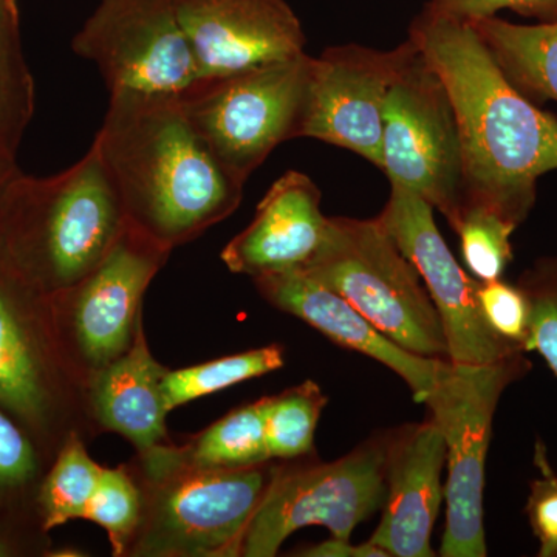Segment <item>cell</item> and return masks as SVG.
Wrapping results in <instances>:
<instances>
[{
	"instance_id": "cell-1",
	"label": "cell",
	"mask_w": 557,
	"mask_h": 557,
	"mask_svg": "<svg viewBox=\"0 0 557 557\" xmlns=\"http://www.w3.org/2000/svg\"><path fill=\"white\" fill-rule=\"evenodd\" d=\"M448 90L460 132L465 205L519 226L536 205L537 180L557 171V119L528 100L468 21L426 5L409 28Z\"/></svg>"
},
{
	"instance_id": "cell-2",
	"label": "cell",
	"mask_w": 557,
	"mask_h": 557,
	"mask_svg": "<svg viewBox=\"0 0 557 557\" xmlns=\"http://www.w3.org/2000/svg\"><path fill=\"white\" fill-rule=\"evenodd\" d=\"M91 146L127 223L172 251L228 219L244 197L245 183L220 163L180 97L110 94Z\"/></svg>"
},
{
	"instance_id": "cell-3",
	"label": "cell",
	"mask_w": 557,
	"mask_h": 557,
	"mask_svg": "<svg viewBox=\"0 0 557 557\" xmlns=\"http://www.w3.org/2000/svg\"><path fill=\"white\" fill-rule=\"evenodd\" d=\"M127 220L91 146L51 177L21 174L0 203V255L46 295L87 276L119 240Z\"/></svg>"
},
{
	"instance_id": "cell-4",
	"label": "cell",
	"mask_w": 557,
	"mask_h": 557,
	"mask_svg": "<svg viewBox=\"0 0 557 557\" xmlns=\"http://www.w3.org/2000/svg\"><path fill=\"white\" fill-rule=\"evenodd\" d=\"M141 516L124 557H237L245 530L273 482V460L234 469L180 463L166 445L129 463Z\"/></svg>"
},
{
	"instance_id": "cell-5",
	"label": "cell",
	"mask_w": 557,
	"mask_h": 557,
	"mask_svg": "<svg viewBox=\"0 0 557 557\" xmlns=\"http://www.w3.org/2000/svg\"><path fill=\"white\" fill-rule=\"evenodd\" d=\"M0 410L53 461L78 432L100 435L89 391L62 347L51 298L0 255Z\"/></svg>"
},
{
	"instance_id": "cell-6",
	"label": "cell",
	"mask_w": 557,
	"mask_h": 557,
	"mask_svg": "<svg viewBox=\"0 0 557 557\" xmlns=\"http://www.w3.org/2000/svg\"><path fill=\"white\" fill-rule=\"evenodd\" d=\"M296 271L346 299L410 354L448 359L438 311L379 219L330 218L321 247Z\"/></svg>"
},
{
	"instance_id": "cell-7",
	"label": "cell",
	"mask_w": 557,
	"mask_h": 557,
	"mask_svg": "<svg viewBox=\"0 0 557 557\" xmlns=\"http://www.w3.org/2000/svg\"><path fill=\"white\" fill-rule=\"evenodd\" d=\"M522 354L486 366L446 359L424 405L445 440L448 482L443 557H485V463L494 413L505 388L527 372Z\"/></svg>"
},
{
	"instance_id": "cell-8",
	"label": "cell",
	"mask_w": 557,
	"mask_h": 557,
	"mask_svg": "<svg viewBox=\"0 0 557 557\" xmlns=\"http://www.w3.org/2000/svg\"><path fill=\"white\" fill-rule=\"evenodd\" d=\"M310 61L304 53L200 79L180 97L200 137L240 182L247 183L278 145L298 138Z\"/></svg>"
},
{
	"instance_id": "cell-9",
	"label": "cell",
	"mask_w": 557,
	"mask_h": 557,
	"mask_svg": "<svg viewBox=\"0 0 557 557\" xmlns=\"http://www.w3.org/2000/svg\"><path fill=\"white\" fill-rule=\"evenodd\" d=\"M381 171L456 226L465 207L460 132L448 90L412 39L388 89Z\"/></svg>"
},
{
	"instance_id": "cell-10",
	"label": "cell",
	"mask_w": 557,
	"mask_h": 557,
	"mask_svg": "<svg viewBox=\"0 0 557 557\" xmlns=\"http://www.w3.org/2000/svg\"><path fill=\"white\" fill-rule=\"evenodd\" d=\"M392 438L369 440L332 463L278 465L245 530L237 557H274L289 534L325 527L350 541L359 523L383 507Z\"/></svg>"
},
{
	"instance_id": "cell-11",
	"label": "cell",
	"mask_w": 557,
	"mask_h": 557,
	"mask_svg": "<svg viewBox=\"0 0 557 557\" xmlns=\"http://www.w3.org/2000/svg\"><path fill=\"white\" fill-rule=\"evenodd\" d=\"M171 255L172 249L126 223L108 256L87 276L50 296L62 347L87 387L134 344L143 299Z\"/></svg>"
},
{
	"instance_id": "cell-12",
	"label": "cell",
	"mask_w": 557,
	"mask_h": 557,
	"mask_svg": "<svg viewBox=\"0 0 557 557\" xmlns=\"http://www.w3.org/2000/svg\"><path fill=\"white\" fill-rule=\"evenodd\" d=\"M183 0H100L72 40L116 91L182 97L200 81L180 9Z\"/></svg>"
},
{
	"instance_id": "cell-13",
	"label": "cell",
	"mask_w": 557,
	"mask_h": 557,
	"mask_svg": "<svg viewBox=\"0 0 557 557\" xmlns=\"http://www.w3.org/2000/svg\"><path fill=\"white\" fill-rule=\"evenodd\" d=\"M391 186V197L376 219L420 274L442 321L448 361L486 366L523 354L487 325L479 306L480 281L454 258L435 223L434 208L413 190Z\"/></svg>"
},
{
	"instance_id": "cell-14",
	"label": "cell",
	"mask_w": 557,
	"mask_h": 557,
	"mask_svg": "<svg viewBox=\"0 0 557 557\" xmlns=\"http://www.w3.org/2000/svg\"><path fill=\"white\" fill-rule=\"evenodd\" d=\"M406 53L358 44L330 47L311 57L298 138L350 150L381 170L384 108Z\"/></svg>"
},
{
	"instance_id": "cell-15",
	"label": "cell",
	"mask_w": 557,
	"mask_h": 557,
	"mask_svg": "<svg viewBox=\"0 0 557 557\" xmlns=\"http://www.w3.org/2000/svg\"><path fill=\"white\" fill-rule=\"evenodd\" d=\"M180 17L200 79L306 53L302 24L285 0H183Z\"/></svg>"
},
{
	"instance_id": "cell-16",
	"label": "cell",
	"mask_w": 557,
	"mask_h": 557,
	"mask_svg": "<svg viewBox=\"0 0 557 557\" xmlns=\"http://www.w3.org/2000/svg\"><path fill=\"white\" fill-rule=\"evenodd\" d=\"M252 281L270 306L299 318L338 346L386 366L408 384L417 403H424L446 359L410 354L346 299L300 271L265 274Z\"/></svg>"
},
{
	"instance_id": "cell-17",
	"label": "cell",
	"mask_w": 557,
	"mask_h": 557,
	"mask_svg": "<svg viewBox=\"0 0 557 557\" xmlns=\"http://www.w3.org/2000/svg\"><path fill=\"white\" fill-rule=\"evenodd\" d=\"M317 183L288 171L259 201L255 219L220 252L231 273L251 278L302 269L321 247L329 220Z\"/></svg>"
},
{
	"instance_id": "cell-18",
	"label": "cell",
	"mask_w": 557,
	"mask_h": 557,
	"mask_svg": "<svg viewBox=\"0 0 557 557\" xmlns=\"http://www.w3.org/2000/svg\"><path fill=\"white\" fill-rule=\"evenodd\" d=\"M445 440L429 418L392 438L383 518L369 539L392 557H432V530L445 500Z\"/></svg>"
},
{
	"instance_id": "cell-19",
	"label": "cell",
	"mask_w": 557,
	"mask_h": 557,
	"mask_svg": "<svg viewBox=\"0 0 557 557\" xmlns=\"http://www.w3.org/2000/svg\"><path fill=\"white\" fill-rule=\"evenodd\" d=\"M168 368L150 354L145 325L139 322L134 344L89 381V406L98 432H115L137 453L166 445L163 380Z\"/></svg>"
},
{
	"instance_id": "cell-20",
	"label": "cell",
	"mask_w": 557,
	"mask_h": 557,
	"mask_svg": "<svg viewBox=\"0 0 557 557\" xmlns=\"http://www.w3.org/2000/svg\"><path fill=\"white\" fill-rule=\"evenodd\" d=\"M469 24L523 97L557 102V21L518 25L493 16Z\"/></svg>"
},
{
	"instance_id": "cell-21",
	"label": "cell",
	"mask_w": 557,
	"mask_h": 557,
	"mask_svg": "<svg viewBox=\"0 0 557 557\" xmlns=\"http://www.w3.org/2000/svg\"><path fill=\"white\" fill-rule=\"evenodd\" d=\"M265 398L231 410L185 445L168 443L180 463L196 468L234 469L273 460L265 435Z\"/></svg>"
},
{
	"instance_id": "cell-22",
	"label": "cell",
	"mask_w": 557,
	"mask_h": 557,
	"mask_svg": "<svg viewBox=\"0 0 557 557\" xmlns=\"http://www.w3.org/2000/svg\"><path fill=\"white\" fill-rule=\"evenodd\" d=\"M35 106V81L22 50L17 0H0V153L16 157Z\"/></svg>"
},
{
	"instance_id": "cell-23",
	"label": "cell",
	"mask_w": 557,
	"mask_h": 557,
	"mask_svg": "<svg viewBox=\"0 0 557 557\" xmlns=\"http://www.w3.org/2000/svg\"><path fill=\"white\" fill-rule=\"evenodd\" d=\"M50 463L38 443L0 410V534L11 537V528L30 509L40 516L39 487Z\"/></svg>"
},
{
	"instance_id": "cell-24",
	"label": "cell",
	"mask_w": 557,
	"mask_h": 557,
	"mask_svg": "<svg viewBox=\"0 0 557 557\" xmlns=\"http://www.w3.org/2000/svg\"><path fill=\"white\" fill-rule=\"evenodd\" d=\"M104 467L87 453V442L78 432L70 434L51 461L38 494L46 533L83 518L84 509L100 485Z\"/></svg>"
},
{
	"instance_id": "cell-25",
	"label": "cell",
	"mask_w": 557,
	"mask_h": 557,
	"mask_svg": "<svg viewBox=\"0 0 557 557\" xmlns=\"http://www.w3.org/2000/svg\"><path fill=\"white\" fill-rule=\"evenodd\" d=\"M284 354L281 344H271L190 368L170 369L163 380L166 408L171 412L194 399L218 394L244 381L282 369L285 364Z\"/></svg>"
},
{
	"instance_id": "cell-26",
	"label": "cell",
	"mask_w": 557,
	"mask_h": 557,
	"mask_svg": "<svg viewBox=\"0 0 557 557\" xmlns=\"http://www.w3.org/2000/svg\"><path fill=\"white\" fill-rule=\"evenodd\" d=\"M265 435L273 460H296L313 453L314 432L327 398L314 381H304L265 397Z\"/></svg>"
},
{
	"instance_id": "cell-27",
	"label": "cell",
	"mask_w": 557,
	"mask_h": 557,
	"mask_svg": "<svg viewBox=\"0 0 557 557\" xmlns=\"http://www.w3.org/2000/svg\"><path fill=\"white\" fill-rule=\"evenodd\" d=\"M453 230L472 276L480 282L500 278L512 260L511 236L518 226L490 209L467 203Z\"/></svg>"
},
{
	"instance_id": "cell-28",
	"label": "cell",
	"mask_w": 557,
	"mask_h": 557,
	"mask_svg": "<svg viewBox=\"0 0 557 557\" xmlns=\"http://www.w3.org/2000/svg\"><path fill=\"white\" fill-rule=\"evenodd\" d=\"M141 516V493L126 463L104 468L100 485L84 509L83 518L108 533L112 555L124 557Z\"/></svg>"
},
{
	"instance_id": "cell-29",
	"label": "cell",
	"mask_w": 557,
	"mask_h": 557,
	"mask_svg": "<svg viewBox=\"0 0 557 557\" xmlns=\"http://www.w3.org/2000/svg\"><path fill=\"white\" fill-rule=\"evenodd\" d=\"M518 285L530 306L525 351H537L557 376V256L539 259Z\"/></svg>"
},
{
	"instance_id": "cell-30",
	"label": "cell",
	"mask_w": 557,
	"mask_h": 557,
	"mask_svg": "<svg viewBox=\"0 0 557 557\" xmlns=\"http://www.w3.org/2000/svg\"><path fill=\"white\" fill-rule=\"evenodd\" d=\"M478 299L483 318L500 338L516 344L525 351L530 306L519 285L496 281L480 282Z\"/></svg>"
},
{
	"instance_id": "cell-31",
	"label": "cell",
	"mask_w": 557,
	"mask_h": 557,
	"mask_svg": "<svg viewBox=\"0 0 557 557\" xmlns=\"http://www.w3.org/2000/svg\"><path fill=\"white\" fill-rule=\"evenodd\" d=\"M536 461L542 478L531 486L528 515L541 545L539 556L557 557V478L548 467L544 450L537 449Z\"/></svg>"
},
{
	"instance_id": "cell-32",
	"label": "cell",
	"mask_w": 557,
	"mask_h": 557,
	"mask_svg": "<svg viewBox=\"0 0 557 557\" xmlns=\"http://www.w3.org/2000/svg\"><path fill=\"white\" fill-rule=\"evenodd\" d=\"M428 5L468 22L496 16L500 10H512L541 22L557 21V0H431Z\"/></svg>"
},
{
	"instance_id": "cell-33",
	"label": "cell",
	"mask_w": 557,
	"mask_h": 557,
	"mask_svg": "<svg viewBox=\"0 0 557 557\" xmlns=\"http://www.w3.org/2000/svg\"><path fill=\"white\" fill-rule=\"evenodd\" d=\"M298 556L307 557H391L386 549L379 547L373 542H366L361 545H351L346 539L330 537L322 544L314 545L296 553Z\"/></svg>"
},
{
	"instance_id": "cell-34",
	"label": "cell",
	"mask_w": 557,
	"mask_h": 557,
	"mask_svg": "<svg viewBox=\"0 0 557 557\" xmlns=\"http://www.w3.org/2000/svg\"><path fill=\"white\" fill-rule=\"evenodd\" d=\"M20 174L21 170L17 168L16 157L0 153V203H2L3 196H5L11 182Z\"/></svg>"
},
{
	"instance_id": "cell-35",
	"label": "cell",
	"mask_w": 557,
	"mask_h": 557,
	"mask_svg": "<svg viewBox=\"0 0 557 557\" xmlns=\"http://www.w3.org/2000/svg\"><path fill=\"white\" fill-rule=\"evenodd\" d=\"M16 552L17 547L14 544V539L0 534V557L14 556Z\"/></svg>"
}]
</instances>
